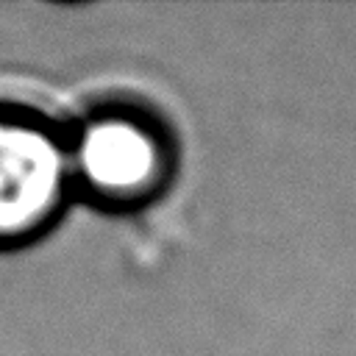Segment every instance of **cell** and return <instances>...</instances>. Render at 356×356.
Masks as SVG:
<instances>
[{
  "label": "cell",
  "instance_id": "1",
  "mask_svg": "<svg viewBox=\"0 0 356 356\" xmlns=\"http://www.w3.org/2000/svg\"><path fill=\"white\" fill-rule=\"evenodd\" d=\"M75 200L128 217L156 206L181 170L172 122L147 100L103 97L67 122Z\"/></svg>",
  "mask_w": 356,
  "mask_h": 356
},
{
  "label": "cell",
  "instance_id": "2",
  "mask_svg": "<svg viewBox=\"0 0 356 356\" xmlns=\"http://www.w3.org/2000/svg\"><path fill=\"white\" fill-rule=\"evenodd\" d=\"M72 203L67 122L39 106L0 100V253L44 239Z\"/></svg>",
  "mask_w": 356,
  "mask_h": 356
}]
</instances>
